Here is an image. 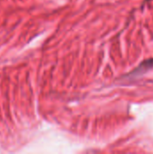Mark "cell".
<instances>
[{"mask_svg": "<svg viewBox=\"0 0 153 154\" xmlns=\"http://www.w3.org/2000/svg\"><path fill=\"white\" fill-rule=\"evenodd\" d=\"M153 68V59H151V60H147L145 61H143L133 72V74H135V76L137 75H141L142 72H145L147 70H149L150 69Z\"/></svg>", "mask_w": 153, "mask_h": 154, "instance_id": "1", "label": "cell"}]
</instances>
